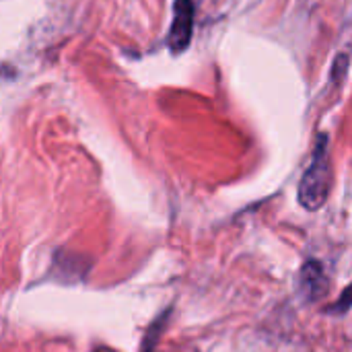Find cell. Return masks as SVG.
<instances>
[{
	"label": "cell",
	"instance_id": "obj_1",
	"mask_svg": "<svg viewBox=\"0 0 352 352\" xmlns=\"http://www.w3.org/2000/svg\"><path fill=\"white\" fill-rule=\"evenodd\" d=\"M299 202L307 210H320L330 196V140L320 134L314 146V157L299 184Z\"/></svg>",
	"mask_w": 352,
	"mask_h": 352
},
{
	"label": "cell",
	"instance_id": "obj_3",
	"mask_svg": "<svg viewBox=\"0 0 352 352\" xmlns=\"http://www.w3.org/2000/svg\"><path fill=\"white\" fill-rule=\"evenodd\" d=\"M330 280L324 272V266L316 260L307 262L301 270V291L307 295L309 301H318L326 295Z\"/></svg>",
	"mask_w": 352,
	"mask_h": 352
},
{
	"label": "cell",
	"instance_id": "obj_5",
	"mask_svg": "<svg viewBox=\"0 0 352 352\" xmlns=\"http://www.w3.org/2000/svg\"><path fill=\"white\" fill-rule=\"evenodd\" d=\"M352 307V283L344 289V293L338 297V301L334 303V307H332V311L334 314H344V311H349Z\"/></svg>",
	"mask_w": 352,
	"mask_h": 352
},
{
	"label": "cell",
	"instance_id": "obj_2",
	"mask_svg": "<svg viewBox=\"0 0 352 352\" xmlns=\"http://www.w3.org/2000/svg\"><path fill=\"white\" fill-rule=\"evenodd\" d=\"M192 33H194V4L192 0H175L173 23L167 39L171 52L175 54L186 52L192 41Z\"/></svg>",
	"mask_w": 352,
	"mask_h": 352
},
{
	"label": "cell",
	"instance_id": "obj_4",
	"mask_svg": "<svg viewBox=\"0 0 352 352\" xmlns=\"http://www.w3.org/2000/svg\"><path fill=\"white\" fill-rule=\"evenodd\" d=\"M169 316H171V309H167L165 314H161L153 324L151 328L146 330L144 334V340H142V346H140V352H155L157 351V344H159V336L161 332L165 330L167 322H169Z\"/></svg>",
	"mask_w": 352,
	"mask_h": 352
}]
</instances>
